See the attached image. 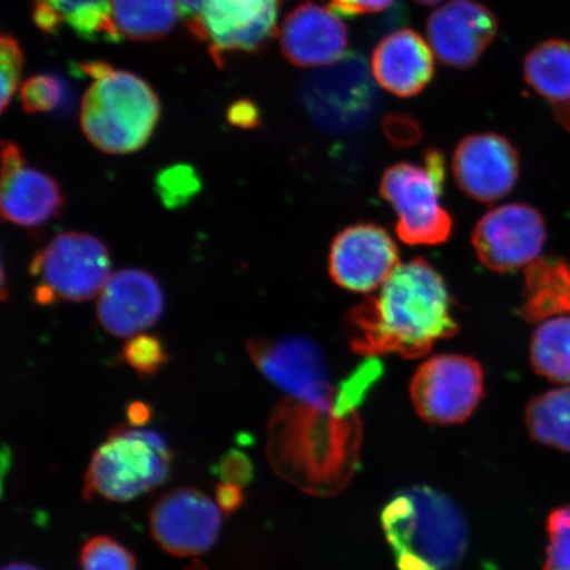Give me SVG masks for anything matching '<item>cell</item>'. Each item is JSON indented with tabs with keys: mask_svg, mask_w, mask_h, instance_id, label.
<instances>
[{
	"mask_svg": "<svg viewBox=\"0 0 570 570\" xmlns=\"http://www.w3.org/2000/svg\"><path fill=\"white\" fill-rule=\"evenodd\" d=\"M149 525L164 551L187 558L209 551L216 544L223 514L202 491L178 489L155 504Z\"/></svg>",
	"mask_w": 570,
	"mask_h": 570,
	"instance_id": "13",
	"label": "cell"
},
{
	"mask_svg": "<svg viewBox=\"0 0 570 570\" xmlns=\"http://www.w3.org/2000/svg\"><path fill=\"white\" fill-rule=\"evenodd\" d=\"M216 472L224 483L245 488L254 479V463L246 453L232 449L219 460Z\"/></svg>",
	"mask_w": 570,
	"mask_h": 570,
	"instance_id": "34",
	"label": "cell"
},
{
	"mask_svg": "<svg viewBox=\"0 0 570 570\" xmlns=\"http://www.w3.org/2000/svg\"><path fill=\"white\" fill-rule=\"evenodd\" d=\"M281 0H208L199 39L217 63L230 52H258L276 33Z\"/></svg>",
	"mask_w": 570,
	"mask_h": 570,
	"instance_id": "15",
	"label": "cell"
},
{
	"mask_svg": "<svg viewBox=\"0 0 570 570\" xmlns=\"http://www.w3.org/2000/svg\"><path fill=\"white\" fill-rule=\"evenodd\" d=\"M230 122L240 127H254L258 125L259 116L252 104L235 105L232 109Z\"/></svg>",
	"mask_w": 570,
	"mask_h": 570,
	"instance_id": "38",
	"label": "cell"
},
{
	"mask_svg": "<svg viewBox=\"0 0 570 570\" xmlns=\"http://www.w3.org/2000/svg\"><path fill=\"white\" fill-rule=\"evenodd\" d=\"M247 352L256 368L291 397L333 412L338 383H333L315 342L302 337L255 338L247 342Z\"/></svg>",
	"mask_w": 570,
	"mask_h": 570,
	"instance_id": "10",
	"label": "cell"
},
{
	"mask_svg": "<svg viewBox=\"0 0 570 570\" xmlns=\"http://www.w3.org/2000/svg\"><path fill=\"white\" fill-rule=\"evenodd\" d=\"M546 239V220L538 209L527 204H505L476 223L472 245L484 268L503 274L537 262Z\"/></svg>",
	"mask_w": 570,
	"mask_h": 570,
	"instance_id": "11",
	"label": "cell"
},
{
	"mask_svg": "<svg viewBox=\"0 0 570 570\" xmlns=\"http://www.w3.org/2000/svg\"><path fill=\"white\" fill-rule=\"evenodd\" d=\"M498 30L494 11L476 0H451L426 20L433 53L445 66L458 69L474 67Z\"/></svg>",
	"mask_w": 570,
	"mask_h": 570,
	"instance_id": "16",
	"label": "cell"
},
{
	"mask_svg": "<svg viewBox=\"0 0 570 570\" xmlns=\"http://www.w3.org/2000/svg\"><path fill=\"white\" fill-rule=\"evenodd\" d=\"M484 392L481 363L472 356L440 354L426 360L413 375V409L426 423H465L479 407Z\"/></svg>",
	"mask_w": 570,
	"mask_h": 570,
	"instance_id": "9",
	"label": "cell"
},
{
	"mask_svg": "<svg viewBox=\"0 0 570 570\" xmlns=\"http://www.w3.org/2000/svg\"><path fill=\"white\" fill-rule=\"evenodd\" d=\"M164 306L159 281L145 269L126 268L111 275L99 292L97 318L111 336L128 338L158 323Z\"/></svg>",
	"mask_w": 570,
	"mask_h": 570,
	"instance_id": "18",
	"label": "cell"
},
{
	"mask_svg": "<svg viewBox=\"0 0 570 570\" xmlns=\"http://www.w3.org/2000/svg\"><path fill=\"white\" fill-rule=\"evenodd\" d=\"M173 451L160 433L119 425L97 449L85 474L83 495L127 502L167 481Z\"/></svg>",
	"mask_w": 570,
	"mask_h": 570,
	"instance_id": "5",
	"label": "cell"
},
{
	"mask_svg": "<svg viewBox=\"0 0 570 570\" xmlns=\"http://www.w3.org/2000/svg\"><path fill=\"white\" fill-rule=\"evenodd\" d=\"M33 18L42 31L67 24L89 41H119L114 26L111 0H38Z\"/></svg>",
	"mask_w": 570,
	"mask_h": 570,
	"instance_id": "22",
	"label": "cell"
},
{
	"mask_svg": "<svg viewBox=\"0 0 570 570\" xmlns=\"http://www.w3.org/2000/svg\"><path fill=\"white\" fill-rule=\"evenodd\" d=\"M519 315L529 323L570 316V265L561 258H539L525 268Z\"/></svg>",
	"mask_w": 570,
	"mask_h": 570,
	"instance_id": "21",
	"label": "cell"
},
{
	"mask_svg": "<svg viewBox=\"0 0 570 570\" xmlns=\"http://www.w3.org/2000/svg\"><path fill=\"white\" fill-rule=\"evenodd\" d=\"M415 2L423 6H436L443 0H415Z\"/></svg>",
	"mask_w": 570,
	"mask_h": 570,
	"instance_id": "42",
	"label": "cell"
},
{
	"mask_svg": "<svg viewBox=\"0 0 570 570\" xmlns=\"http://www.w3.org/2000/svg\"><path fill=\"white\" fill-rule=\"evenodd\" d=\"M525 424L537 443L570 453V386L531 399L525 410Z\"/></svg>",
	"mask_w": 570,
	"mask_h": 570,
	"instance_id": "25",
	"label": "cell"
},
{
	"mask_svg": "<svg viewBox=\"0 0 570 570\" xmlns=\"http://www.w3.org/2000/svg\"><path fill=\"white\" fill-rule=\"evenodd\" d=\"M362 438L358 413L338 416L289 396L271 416L268 460L277 475L303 493L330 498L358 472Z\"/></svg>",
	"mask_w": 570,
	"mask_h": 570,
	"instance_id": "2",
	"label": "cell"
},
{
	"mask_svg": "<svg viewBox=\"0 0 570 570\" xmlns=\"http://www.w3.org/2000/svg\"><path fill=\"white\" fill-rule=\"evenodd\" d=\"M153 411L149 405L142 402H135L128 405L127 420L131 426L145 425L151 419Z\"/></svg>",
	"mask_w": 570,
	"mask_h": 570,
	"instance_id": "39",
	"label": "cell"
},
{
	"mask_svg": "<svg viewBox=\"0 0 570 570\" xmlns=\"http://www.w3.org/2000/svg\"><path fill=\"white\" fill-rule=\"evenodd\" d=\"M530 361L540 376L569 386L570 316L553 317L540 323L531 340Z\"/></svg>",
	"mask_w": 570,
	"mask_h": 570,
	"instance_id": "26",
	"label": "cell"
},
{
	"mask_svg": "<svg viewBox=\"0 0 570 570\" xmlns=\"http://www.w3.org/2000/svg\"><path fill=\"white\" fill-rule=\"evenodd\" d=\"M281 47L292 66L320 69L344 59L348 30L336 12L304 0L285 18Z\"/></svg>",
	"mask_w": 570,
	"mask_h": 570,
	"instance_id": "19",
	"label": "cell"
},
{
	"mask_svg": "<svg viewBox=\"0 0 570 570\" xmlns=\"http://www.w3.org/2000/svg\"><path fill=\"white\" fill-rule=\"evenodd\" d=\"M185 570H210L208 567H205L204 564H202V562L199 561H194L191 562V564L185 569Z\"/></svg>",
	"mask_w": 570,
	"mask_h": 570,
	"instance_id": "41",
	"label": "cell"
},
{
	"mask_svg": "<svg viewBox=\"0 0 570 570\" xmlns=\"http://www.w3.org/2000/svg\"><path fill=\"white\" fill-rule=\"evenodd\" d=\"M384 137L392 146L405 148L417 145L423 138V127L415 117L405 112H392L382 122Z\"/></svg>",
	"mask_w": 570,
	"mask_h": 570,
	"instance_id": "33",
	"label": "cell"
},
{
	"mask_svg": "<svg viewBox=\"0 0 570 570\" xmlns=\"http://www.w3.org/2000/svg\"><path fill=\"white\" fill-rule=\"evenodd\" d=\"M62 87L53 76L31 77L21 87L20 98L27 112H46L60 104Z\"/></svg>",
	"mask_w": 570,
	"mask_h": 570,
	"instance_id": "31",
	"label": "cell"
},
{
	"mask_svg": "<svg viewBox=\"0 0 570 570\" xmlns=\"http://www.w3.org/2000/svg\"><path fill=\"white\" fill-rule=\"evenodd\" d=\"M119 360L140 376H154L167 365L169 354L159 336L140 333L126 342Z\"/></svg>",
	"mask_w": 570,
	"mask_h": 570,
	"instance_id": "28",
	"label": "cell"
},
{
	"mask_svg": "<svg viewBox=\"0 0 570 570\" xmlns=\"http://www.w3.org/2000/svg\"><path fill=\"white\" fill-rule=\"evenodd\" d=\"M3 570H39L30 564H26V562H12V564L7 566Z\"/></svg>",
	"mask_w": 570,
	"mask_h": 570,
	"instance_id": "40",
	"label": "cell"
},
{
	"mask_svg": "<svg viewBox=\"0 0 570 570\" xmlns=\"http://www.w3.org/2000/svg\"><path fill=\"white\" fill-rule=\"evenodd\" d=\"M83 70L95 78L82 101L85 137L106 154L139 151L160 118V102L153 88L141 78L106 63H88Z\"/></svg>",
	"mask_w": 570,
	"mask_h": 570,
	"instance_id": "4",
	"label": "cell"
},
{
	"mask_svg": "<svg viewBox=\"0 0 570 570\" xmlns=\"http://www.w3.org/2000/svg\"><path fill=\"white\" fill-rule=\"evenodd\" d=\"M334 12L345 17L367 16L389 9L394 0H326Z\"/></svg>",
	"mask_w": 570,
	"mask_h": 570,
	"instance_id": "35",
	"label": "cell"
},
{
	"mask_svg": "<svg viewBox=\"0 0 570 570\" xmlns=\"http://www.w3.org/2000/svg\"><path fill=\"white\" fill-rule=\"evenodd\" d=\"M155 185L161 204L169 210L185 208L203 188L196 170L183 164L161 170Z\"/></svg>",
	"mask_w": 570,
	"mask_h": 570,
	"instance_id": "27",
	"label": "cell"
},
{
	"mask_svg": "<svg viewBox=\"0 0 570 570\" xmlns=\"http://www.w3.org/2000/svg\"><path fill=\"white\" fill-rule=\"evenodd\" d=\"M110 268L109 248L95 235L78 232L57 235L31 261L30 275L36 282L33 301L42 306L90 301L109 281Z\"/></svg>",
	"mask_w": 570,
	"mask_h": 570,
	"instance_id": "7",
	"label": "cell"
},
{
	"mask_svg": "<svg viewBox=\"0 0 570 570\" xmlns=\"http://www.w3.org/2000/svg\"><path fill=\"white\" fill-rule=\"evenodd\" d=\"M180 17L187 23L191 33L199 39L202 33V17L208 0H176Z\"/></svg>",
	"mask_w": 570,
	"mask_h": 570,
	"instance_id": "36",
	"label": "cell"
},
{
	"mask_svg": "<svg viewBox=\"0 0 570 570\" xmlns=\"http://www.w3.org/2000/svg\"><path fill=\"white\" fill-rule=\"evenodd\" d=\"M244 488L230 483H220L216 489L218 508L225 512H234L245 502Z\"/></svg>",
	"mask_w": 570,
	"mask_h": 570,
	"instance_id": "37",
	"label": "cell"
},
{
	"mask_svg": "<svg viewBox=\"0 0 570 570\" xmlns=\"http://www.w3.org/2000/svg\"><path fill=\"white\" fill-rule=\"evenodd\" d=\"M445 160L439 149H428L423 164L397 163L382 176L380 194L397 216L399 239L410 246H434L451 237L453 219L440 203Z\"/></svg>",
	"mask_w": 570,
	"mask_h": 570,
	"instance_id": "6",
	"label": "cell"
},
{
	"mask_svg": "<svg viewBox=\"0 0 570 570\" xmlns=\"http://www.w3.org/2000/svg\"><path fill=\"white\" fill-rule=\"evenodd\" d=\"M111 13L120 38L132 41L164 38L180 17L176 0H111Z\"/></svg>",
	"mask_w": 570,
	"mask_h": 570,
	"instance_id": "24",
	"label": "cell"
},
{
	"mask_svg": "<svg viewBox=\"0 0 570 570\" xmlns=\"http://www.w3.org/2000/svg\"><path fill=\"white\" fill-rule=\"evenodd\" d=\"M547 531L544 570H570V503L551 512Z\"/></svg>",
	"mask_w": 570,
	"mask_h": 570,
	"instance_id": "30",
	"label": "cell"
},
{
	"mask_svg": "<svg viewBox=\"0 0 570 570\" xmlns=\"http://www.w3.org/2000/svg\"><path fill=\"white\" fill-rule=\"evenodd\" d=\"M81 570H138L137 560L126 547L109 537H96L83 546Z\"/></svg>",
	"mask_w": 570,
	"mask_h": 570,
	"instance_id": "29",
	"label": "cell"
},
{
	"mask_svg": "<svg viewBox=\"0 0 570 570\" xmlns=\"http://www.w3.org/2000/svg\"><path fill=\"white\" fill-rule=\"evenodd\" d=\"M399 266L394 239L375 224H356L340 232L327 259L333 282L355 294L380 289Z\"/></svg>",
	"mask_w": 570,
	"mask_h": 570,
	"instance_id": "12",
	"label": "cell"
},
{
	"mask_svg": "<svg viewBox=\"0 0 570 570\" xmlns=\"http://www.w3.org/2000/svg\"><path fill=\"white\" fill-rule=\"evenodd\" d=\"M374 81L363 56L346 55L305 78L302 104L320 130L331 135L358 132L376 110Z\"/></svg>",
	"mask_w": 570,
	"mask_h": 570,
	"instance_id": "8",
	"label": "cell"
},
{
	"mask_svg": "<svg viewBox=\"0 0 570 570\" xmlns=\"http://www.w3.org/2000/svg\"><path fill=\"white\" fill-rule=\"evenodd\" d=\"M346 327L354 353L405 360L423 358L460 330L444 277L422 258L399 266L375 296L348 311Z\"/></svg>",
	"mask_w": 570,
	"mask_h": 570,
	"instance_id": "1",
	"label": "cell"
},
{
	"mask_svg": "<svg viewBox=\"0 0 570 570\" xmlns=\"http://www.w3.org/2000/svg\"><path fill=\"white\" fill-rule=\"evenodd\" d=\"M523 77L534 92L550 102L553 112L570 107V41L540 42L525 56Z\"/></svg>",
	"mask_w": 570,
	"mask_h": 570,
	"instance_id": "23",
	"label": "cell"
},
{
	"mask_svg": "<svg viewBox=\"0 0 570 570\" xmlns=\"http://www.w3.org/2000/svg\"><path fill=\"white\" fill-rule=\"evenodd\" d=\"M381 522L399 570H453L468 551L465 518L436 489L399 491L384 505Z\"/></svg>",
	"mask_w": 570,
	"mask_h": 570,
	"instance_id": "3",
	"label": "cell"
},
{
	"mask_svg": "<svg viewBox=\"0 0 570 570\" xmlns=\"http://www.w3.org/2000/svg\"><path fill=\"white\" fill-rule=\"evenodd\" d=\"M432 51L423 36L410 28L387 35L370 63L375 82L396 97H416L433 80Z\"/></svg>",
	"mask_w": 570,
	"mask_h": 570,
	"instance_id": "20",
	"label": "cell"
},
{
	"mask_svg": "<svg viewBox=\"0 0 570 570\" xmlns=\"http://www.w3.org/2000/svg\"><path fill=\"white\" fill-rule=\"evenodd\" d=\"M452 170L463 194L491 204L514 189L520 175L519 154L501 134H473L455 147Z\"/></svg>",
	"mask_w": 570,
	"mask_h": 570,
	"instance_id": "14",
	"label": "cell"
},
{
	"mask_svg": "<svg viewBox=\"0 0 570 570\" xmlns=\"http://www.w3.org/2000/svg\"><path fill=\"white\" fill-rule=\"evenodd\" d=\"M0 206L4 220L38 229L61 216L66 197L51 175L28 168L20 148L4 140Z\"/></svg>",
	"mask_w": 570,
	"mask_h": 570,
	"instance_id": "17",
	"label": "cell"
},
{
	"mask_svg": "<svg viewBox=\"0 0 570 570\" xmlns=\"http://www.w3.org/2000/svg\"><path fill=\"white\" fill-rule=\"evenodd\" d=\"M23 61V52H21L19 42L12 36L4 35L0 40V77H2L0 106H2V111L7 109L20 85Z\"/></svg>",
	"mask_w": 570,
	"mask_h": 570,
	"instance_id": "32",
	"label": "cell"
}]
</instances>
